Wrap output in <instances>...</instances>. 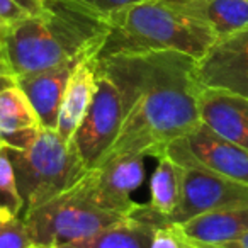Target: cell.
<instances>
[{
	"mask_svg": "<svg viewBox=\"0 0 248 248\" xmlns=\"http://www.w3.org/2000/svg\"><path fill=\"white\" fill-rule=\"evenodd\" d=\"M167 155L182 167L202 169L248 186V150L216 135L202 123L186 138L173 141Z\"/></svg>",
	"mask_w": 248,
	"mask_h": 248,
	"instance_id": "cell-7",
	"label": "cell"
},
{
	"mask_svg": "<svg viewBox=\"0 0 248 248\" xmlns=\"http://www.w3.org/2000/svg\"><path fill=\"white\" fill-rule=\"evenodd\" d=\"M197 62L170 49L97 58V66L117 87L123 104L121 131L99 165L126 155L158 158L199 126L202 85Z\"/></svg>",
	"mask_w": 248,
	"mask_h": 248,
	"instance_id": "cell-1",
	"label": "cell"
},
{
	"mask_svg": "<svg viewBox=\"0 0 248 248\" xmlns=\"http://www.w3.org/2000/svg\"><path fill=\"white\" fill-rule=\"evenodd\" d=\"M32 248H49V247H38V245H36V247H32Z\"/></svg>",
	"mask_w": 248,
	"mask_h": 248,
	"instance_id": "cell-28",
	"label": "cell"
},
{
	"mask_svg": "<svg viewBox=\"0 0 248 248\" xmlns=\"http://www.w3.org/2000/svg\"><path fill=\"white\" fill-rule=\"evenodd\" d=\"M197 248H217V247H199V245H197Z\"/></svg>",
	"mask_w": 248,
	"mask_h": 248,
	"instance_id": "cell-27",
	"label": "cell"
},
{
	"mask_svg": "<svg viewBox=\"0 0 248 248\" xmlns=\"http://www.w3.org/2000/svg\"><path fill=\"white\" fill-rule=\"evenodd\" d=\"M184 14L213 31L217 39L228 38L248 26V0H170Z\"/></svg>",
	"mask_w": 248,
	"mask_h": 248,
	"instance_id": "cell-15",
	"label": "cell"
},
{
	"mask_svg": "<svg viewBox=\"0 0 248 248\" xmlns=\"http://www.w3.org/2000/svg\"><path fill=\"white\" fill-rule=\"evenodd\" d=\"M36 247L26 219L22 216L0 219V248H32Z\"/></svg>",
	"mask_w": 248,
	"mask_h": 248,
	"instance_id": "cell-20",
	"label": "cell"
},
{
	"mask_svg": "<svg viewBox=\"0 0 248 248\" xmlns=\"http://www.w3.org/2000/svg\"><path fill=\"white\" fill-rule=\"evenodd\" d=\"M197 78L202 87L248 99V26L211 46L197 62Z\"/></svg>",
	"mask_w": 248,
	"mask_h": 248,
	"instance_id": "cell-10",
	"label": "cell"
},
{
	"mask_svg": "<svg viewBox=\"0 0 248 248\" xmlns=\"http://www.w3.org/2000/svg\"><path fill=\"white\" fill-rule=\"evenodd\" d=\"M182 179L184 167L179 165L169 155L158 156L155 170L150 179V202L148 206L158 216L163 217L167 224V217L177 209L182 197Z\"/></svg>",
	"mask_w": 248,
	"mask_h": 248,
	"instance_id": "cell-18",
	"label": "cell"
},
{
	"mask_svg": "<svg viewBox=\"0 0 248 248\" xmlns=\"http://www.w3.org/2000/svg\"><path fill=\"white\" fill-rule=\"evenodd\" d=\"M145 160L141 155L109 160L89 170L80 180V186L95 206L129 216L140 204L133 201L131 194L138 190L145 180Z\"/></svg>",
	"mask_w": 248,
	"mask_h": 248,
	"instance_id": "cell-9",
	"label": "cell"
},
{
	"mask_svg": "<svg viewBox=\"0 0 248 248\" xmlns=\"http://www.w3.org/2000/svg\"><path fill=\"white\" fill-rule=\"evenodd\" d=\"M77 2H80L82 5L89 7L90 11L97 12V14H102L107 17L110 12L126 7V5L136 4V2H141V0H77Z\"/></svg>",
	"mask_w": 248,
	"mask_h": 248,
	"instance_id": "cell-23",
	"label": "cell"
},
{
	"mask_svg": "<svg viewBox=\"0 0 248 248\" xmlns=\"http://www.w3.org/2000/svg\"><path fill=\"white\" fill-rule=\"evenodd\" d=\"M43 0H0V17L9 24L34 16L41 9Z\"/></svg>",
	"mask_w": 248,
	"mask_h": 248,
	"instance_id": "cell-22",
	"label": "cell"
},
{
	"mask_svg": "<svg viewBox=\"0 0 248 248\" xmlns=\"http://www.w3.org/2000/svg\"><path fill=\"white\" fill-rule=\"evenodd\" d=\"M16 73L12 70L11 63L7 60V55L4 51V46H0V92L9 87L16 85Z\"/></svg>",
	"mask_w": 248,
	"mask_h": 248,
	"instance_id": "cell-24",
	"label": "cell"
},
{
	"mask_svg": "<svg viewBox=\"0 0 248 248\" xmlns=\"http://www.w3.org/2000/svg\"><path fill=\"white\" fill-rule=\"evenodd\" d=\"M7 152L24 204L22 217L72 189L89 173L72 140H63L56 129L45 128L28 150Z\"/></svg>",
	"mask_w": 248,
	"mask_h": 248,
	"instance_id": "cell-4",
	"label": "cell"
},
{
	"mask_svg": "<svg viewBox=\"0 0 248 248\" xmlns=\"http://www.w3.org/2000/svg\"><path fill=\"white\" fill-rule=\"evenodd\" d=\"M248 207V186L202 169L184 167L182 197L167 224H182L201 214Z\"/></svg>",
	"mask_w": 248,
	"mask_h": 248,
	"instance_id": "cell-8",
	"label": "cell"
},
{
	"mask_svg": "<svg viewBox=\"0 0 248 248\" xmlns=\"http://www.w3.org/2000/svg\"><path fill=\"white\" fill-rule=\"evenodd\" d=\"M89 56L97 55L78 56V58L68 60V62L53 66V68L16 77L17 87L31 100L32 107L41 119V124L46 129H56L63 93L68 85L70 77L75 72L77 65Z\"/></svg>",
	"mask_w": 248,
	"mask_h": 248,
	"instance_id": "cell-11",
	"label": "cell"
},
{
	"mask_svg": "<svg viewBox=\"0 0 248 248\" xmlns=\"http://www.w3.org/2000/svg\"><path fill=\"white\" fill-rule=\"evenodd\" d=\"M106 41L97 58L124 53L180 51L201 60L216 36L207 26L184 14L170 0H141L107 16Z\"/></svg>",
	"mask_w": 248,
	"mask_h": 248,
	"instance_id": "cell-3",
	"label": "cell"
},
{
	"mask_svg": "<svg viewBox=\"0 0 248 248\" xmlns=\"http://www.w3.org/2000/svg\"><path fill=\"white\" fill-rule=\"evenodd\" d=\"M150 248H197V245H194L186 236L179 224L170 223L155 228Z\"/></svg>",
	"mask_w": 248,
	"mask_h": 248,
	"instance_id": "cell-21",
	"label": "cell"
},
{
	"mask_svg": "<svg viewBox=\"0 0 248 248\" xmlns=\"http://www.w3.org/2000/svg\"><path fill=\"white\" fill-rule=\"evenodd\" d=\"M217 248H248V231L245 234H241L236 240L226 241V243L216 245Z\"/></svg>",
	"mask_w": 248,
	"mask_h": 248,
	"instance_id": "cell-25",
	"label": "cell"
},
{
	"mask_svg": "<svg viewBox=\"0 0 248 248\" xmlns=\"http://www.w3.org/2000/svg\"><path fill=\"white\" fill-rule=\"evenodd\" d=\"M43 129L38 112L17 83L0 92V145L28 150Z\"/></svg>",
	"mask_w": 248,
	"mask_h": 248,
	"instance_id": "cell-13",
	"label": "cell"
},
{
	"mask_svg": "<svg viewBox=\"0 0 248 248\" xmlns=\"http://www.w3.org/2000/svg\"><path fill=\"white\" fill-rule=\"evenodd\" d=\"M155 226L131 216L123 217L112 226L85 238L72 241L60 248H150Z\"/></svg>",
	"mask_w": 248,
	"mask_h": 248,
	"instance_id": "cell-17",
	"label": "cell"
},
{
	"mask_svg": "<svg viewBox=\"0 0 248 248\" xmlns=\"http://www.w3.org/2000/svg\"><path fill=\"white\" fill-rule=\"evenodd\" d=\"M201 123L224 140L248 150V99L219 89L202 87Z\"/></svg>",
	"mask_w": 248,
	"mask_h": 248,
	"instance_id": "cell-12",
	"label": "cell"
},
{
	"mask_svg": "<svg viewBox=\"0 0 248 248\" xmlns=\"http://www.w3.org/2000/svg\"><path fill=\"white\" fill-rule=\"evenodd\" d=\"M97 87V56H89L77 65L75 72L68 80L60 107L56 133L70 141L83 116L90 107Z\"/></svg>",
	"mask_w": 248,
	"mask_h": 248,
	"instance_id": "cell-14",
	"label": "cell"
},
{
	"mask_svg": "<svg viewBox=\"0 0 248 248\" xmlns=\"http://www.w3.org/2000/svg\"><path fill=\"white\" fill-rule=\"evenodd\" d=\"M9 28H11V24L5 22L4 19L0 17V46H4L5 38H7V32H9Z\"/></svg>",
	"mask_w": 248,
	"mask_h": 248,
	"instance_id": "cell-26",
	"label": "cell"
},
{
	"mask_svg": "<svg viewBox=\"0 0 248 248\" xmlns=\"http://www.w3.org/2000/svg\"><path fill=\"white\" fill-rule=\"evenodd\" d=\"M22 197L19 194L14 165L9 152L0 145V219H12L22 214Z\"/></svg>",
	"mask_w": 248,
	"mask_h": 248,
	"instance_id": "cell-19",
	"label": "cell"
},
{
	"mask_svg": "<svg viewBox=\"0 0 248 248\" xmlns=\"http://www.w3.org/2000/svg\"><path fill=\"white\" fill-rule=\"evenodd\" d=\"M123 124V104L114 82L97 66V87L93 99L72 143L80 153L87 169L92 170L110 150Z\"/></svg>",
	"mask_w": 248,
	"mask_h": 248,
	"instance_id": "cell-6",
	"label": "cell"
},
{
	"mask_svg": "<svg viewBox=\"0 0 248 248\" xmlns=\"http://www.w3.org/2000/svg\"><path fill=\"white\" fill-rule=\"evenodd\" d=\"M186 236L199 247H216L236 240L248 231V207L219 209L179 224Z\"/></svg>",
	"mask_w": 248,
	"mask_h": 248,
	"instance_id": "cell-16",
	"label": "cell"
},
{
	"mask_svg": "<svg viewBox=\"0 0 248 248\" xmlns=\"http://www.w3.org/2000/svg\"><path fill=\"white\" fill-rule=\"evenodd\" d=\"M107 17L77 0H43L34 16L11 24L4 51L16 77L41 72L85 55H99Z\"/></svg>",
	"mask_w": 248,
	"mask_h": 248,
	"instance_id": "cell-2",
	"label": "cell"
},
{
	"mask_svg": "<svg viewBox=\"0 0 248 248\" xmlns=\"http://www.w3.org/2000/svg\"><path fill=\"white\" fill-rule=\"evenodd\" d=\"M123 214L95 206L80 182L24 217L38 247L60 248L85 240L121 221Z\"/></svg>",
	"mask_w": 248,
	"mask_h": 248,
	"instance_id": "cell-5",
	"label": "cell"
}]
</instances>
